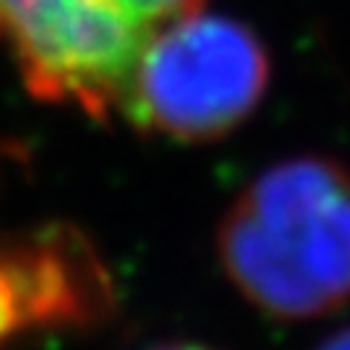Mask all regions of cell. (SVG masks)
I'll use <instances>...</instances> for the list:
<instances>
[{"mask_svg": "<svg viewBox=\"0 0 350 350\" xmlns=\"http://www.w3.org/2000/svg\"><path fill=\"white\" fill-rule=\"evenodd\" d=\"M228 280L278 321H310L350 301V167L298 155L262 170L219 222Z\"/></svg>", "mask_w": 350, "mask_h": 350, "instance_id": "6da1fadb", "label": "cell"}, {"mask_svg": "<svg viewBox=\"0 0 350 350\" xmlns=\"http://www.w3.org/2000/svg\"><path fill=\"white\" fill-rule=\"evenodd\" d=\"M204 0H0V41L27 91L94 120L123 111L149 44Z\"/></svg>", "mask_w": 350, "mask_h": 350, "instance_id": "7a4b0ae2", "label": "cell"}, {"mask_svg": "<svg viewBox=\"0 0 350 350\" xmlns=\"http://www.w3.org/2000/svg\"><path fill=\"white\" fill-rule=\"evenodd\" d=\"M269 76V53L254 29L199 12L149 44L120 117L178 144H213L257 111Z\"/></svg>", "mask_w": 350, "mask_h": 350, "instance_id": "3957f363", "label": "cell"}, {"mask_svg": "<svg viewBox=\"0 0 350 350\" xmlns=\"http://www.w3.org/2000/svg\"><path fill=\"white\" fill-rule=\"evenodd\" d=\"M114 310L94 245L68 225L0 239V350L32 333L85 330Z\"/></svg>", "mask_w": 350, "mask_h": 350, "instance_id": "277c9868", "label": "cell"}, {"mask_svg": "<svg viewBox=\"0 0 350 350\" xmlns=\"http://www.w3.org/2000/svg\"><path fill=\"white\" fill-rule=\"evenodd\" d=\"M315 350H350V327H347V330L333 333L330 338H324V342Z\"/></svg>", "mask_w": 350, "mask_h": 350, "instance_id": "5b68a950", "label": "cell"}, {"mask_svg": "<svg viewBox=\"0 0 350 350\" xmlns=\"http://www.w3.org/2000/svg\"><path fill=\"white\" fill-rule=\"evenodd\" d=\"M149 350H216L211 345H199V342H163V345H155Z\"/></svg>", "mask_w": 350, "mask_h": 350, "instance_id": "8992f818", "label": "cell"}]
</instances>
